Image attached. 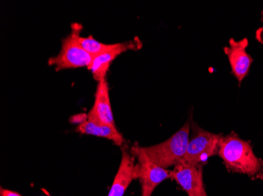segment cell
I'll list each match as a JSON object with an SVG mask.
<instances>
[{
  "mask_svg": "<svg viewBox=\"0 0 263 196\" xmlns=\"http://www.w3.org/2000/svg\"><path fill=\"white\" fill-rule=\"evenodd\" d=\"M218 156L232 173L247 175L252 179H263V160L255 156L250 141H245L236 133L223 136Z\"/></svg>",
  "mask_w": 263,
  "mask_h": 196,
  "instance_id": "cell-1",
  "label": "cell"
},
{
  "mask_svg": "<svg viewBox=\"0 0 263 196\" xmlns=\"http://www.w3.org/2000/svg\"><path fill=\"white\" fill-rule=\"evenodd\" d=\"M189 140L190 125L187 122L169 139L150 147H141V149L154 163L168 169L171 166H175L182 163L187 151Z\"/></svg>",
  "mask_w": 263,
  "mask_h": 196,
  "instance_id": "cell-2",
  "label": "cell"
},
{
  "mask_svg": "<svg viewBox=\"0 0 263 196\" xmlns=\"http://www.w3.org/2000/svg\"><path fill=\"white\" fill-rule=\"evenodd\" d=\"M82 26L73 23L71 32L62 39L61 50L59 54L48 60V64L55 67L56 71L76 68H89L94 57L81 47L78 40Z\"/></svg>",
  "mask_w": 263,
  "mask_h": 196,
  "instance_id": "cell-3",
  "label": "cell"
},
{
  "mask_svg": "<svg viewBox=\"0 0 263 196\" xmlns=\"http://www.w3.org/2000/svg\"><path fill=\"white\" fill-rule=\"evenodd\" d=\"M223 135L215 134L193 126V134L189 140L187 151L182 163L191 166L203 165L209 158L218 154Z\"/></svg>",
  "mask_w": 263,
  "mask_h": 196,
  "instance_id": "cell-4",
  "label": "cell"
},
{
  "mask_svg": "<svg viewBox=\"0 0 263 196\" xmlns=\"http://www.w3.org/2000/svg\"><path fill=\"white\" fill-rule=\"evenodd\" d=\"M131 153L138 160L139 179L142 186L141 196H152L155 188L165 180L171 178V170L161 167L147 157L141 147L136 144Z\"/></svg>",
  "mask_w": 263,
  "mask_h": 196,
  "instance_id": "cell-5",
  "label": "cell"
},
{
  "mask_svg": "<svg viewBox=\"0 0 263 196\" xmlns=\"http://www.w3.org/2000/svg\"><path fill=\"white\" fill-rule=\"evenodd\" d=\"M202 166L203 165L191 166L184 163H179L171 170V178L189 196H208L203 183Z\"/></svg>",
  "mask_w": 263,
  "mask_h": 196,
  "instance_id": "cell-6",
  "label": "cell"
},
{
  "mask_svg": "<svg viewBox=\"0 0 263 196\" xmlns=\"http://www.w3.org/2000/svg\"><path fill=\"white\" fill-rule=\"evenodd\" d=\"M143 44L138 37L126 42L113 43L110 50L93 58L88 69L92 73L93 77L97 81L105 79L110 64L118 56L128 51H137L141 48Z\"/></svg>",
  "mask_w": 263,
  "mask_h": 196,
  "instance_id": "cell-7",
  "label": "cell"
},
{
  "mask_svg": "<svg viewBox=\"0 0 263 196\" xmlns=\"http://www.w3.org/2000/svg\"><path fill=\"white\" fill-rule=\"evenodd\" d=\"M248 39L243 38L241 40L230 39V47H224V54L227 55L231 66L232 73L236 78L239 85L249 73L250 68L253 62L252 56L247 53Z\"/></svg>",
  "mask_w": 263,
  "mask_h": 196,
  "instance_id": "cell-8",
  "label": "cell"
},
{
  "mask_svg": "<svg viewBox=\"0 0 263 196\" xmlns=\"http://www.w3.org/2000/svg\"><path fill=\"white\" fill-rule=\"evenodd\" d=\"M135 156L122 148V160L107 196H123L132 181L139 178V166Z\"/></svg>",
  "mask_w": 263,
  "mask_h": 196,
  "instance_id": "cell-9",
  "label": "cell"
},
{
  "mask_svg": "<svg viewBox=\"0 0 263 196\" xmlns=\"http://www.w3.org/2000/svg\"><path fill=\"white\" fill-rule=\"evenodd\" d=\"M88 120L116 126L110 103L109 85L106 78L98 81L94 104L87 114Z\"/></svg>",
  "mask_w": 263,
  "mask_h": 196,
  "instance_id": "cell-10",
  "label": "cell"
},
{
  "mask_svg": "<svg viewBox=\"0 0 263 196\" xmlns=\"http://www.w3.org/2000/svg\"><path fill=\"white\" fill-rule=\"evenodd\" d=\"M76 131L80 134L106 138L113 141L118 146H122L125 142V138L118 130L116 126L88 120L87 118L78 124Z\"/></svg>",
  "mask_w": 263,
  "mask_h": 196,
  "instance_id": "cell-11",
  "label": "cell"
},
{
  "mask_svg": "<svg viewBox=\"0 0 263 196\" xmlns=\"http://www.w3.org/2000/svg\"><path fill=\"white\" fill-rule=\"evenodd\" d=\"M81 47L85 49V51L91 54L93 57H97L103 53L106 52L111 48L113 44H106L95 39L92 35H89L88 37H83L80 35L78 38Z\"/></svg>",
  "mask_w": 263,
  "mask_h": 196,
  "instance_id": "cell-12",
  "label": "cell"
},
{
  "mask_svg": "<svg viewBox=\"0 0 263 196\" xmlns=\"http://www.w3.org/2000/svg\"><path fill=\"white\" fill-rule=\"evenodd\" d=\"M0 196H22V194L16 192V191H11V190L4 189V188H1L0 189Z\"/></svg>",
  "mask_w": 263,
  "mask_h": 196,
  "instance_id": "cell-13",
  "label": "cell"
},
{
  "mask_svg": "<svg viewBox=\"0 0 263 196\" xmlns=\"http://www.w3.org/2000/svg\"><path fill=\"white\" fill-rule=\"evenodd\" d=\"M255 38L260 43L263 44V28H260L256 31L255 34Z\"/></svg>",
  "mask_w": 263,
  "mask_h": 196,
  "instance_id": "cell-14",
  "label": "cell"
},
{
  "mask_svg": "<svg viewBox=\"0 0 263 196\" xmlns=\"http://www.w3.org/2000/svg\"><path fill=\"white\" fill-rule=\"evenodd\" d=\"M261 21L263 22V10L261 13Z\"/></svg>",
  "mask_w": 263,
  "mask_h": 196,
  "instance_id": "cell-15",
  "label": "cell"
}]
</instances>
